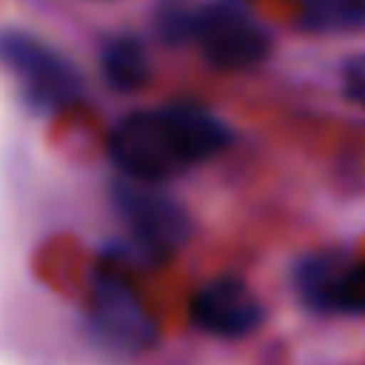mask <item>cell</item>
Masks as SVG:
<instances>
[{"label": "cell", "instance_id": "1", "mask_svg": "<svg viewBox=\"0 0 365 365\" xmlns=\"http://www.w3.org/2000/svg\"><path fill=\"white\" fill-rule=\"evenodd\" d=\"M230 143V129L201 104L175 101L158 111L122 118L108 136V154L129 179L165 182L182 168L215 158Z\"/></svg>", "mask_w": 365, "mask_h": 365}, {"label": "cell", "instance_id": "2", "mask_svg": "<svg viewBox=\"0 0 365 365\" xmlns=\"http://www.w3.org/2000/svg\"><path fill=\"white\" fill-rule=\"evenodd\" d=\"M90 326L93 336L118 354H143L158 344V322L147 312L143 297L133 287V276L122 269L118 258H104L93 276Z\"/></svg>", "mask_w": 365, "mask_h": 365}, {"label": "cell", "instance_id": "3", "mask_svg": "<svg viewBox=\"0 0 365 365\" xmlns=\"http://www.w3.org/2000/svg\"><path fill=\"white\" fill-rule=\"evenodd\" d=\"M0 65L19 79L29 108L36 111L51 115V111H65L83 101L79 72L58 51H51L47 43L26 33H0Z\"/></svg>", "mask_w": 365, "mask_h": 365}, {"label": "cell", "instance_id": "4", "mask_svg": "<svg viewBox=\"0 0 365 365\" xmlns=\"http://www.w3.org/2000/svg\"><path fill=\"white\" fill-rule=\"evenodd\" d=\"M219 68H251L269 54V33L244 0H212L190 8V40Z\"/></svg>", "mask_w": 365, "mask_h": 365}, {"label": "cell", "instance_id": "5", "mask_svg": "<svg viewBox=\"0 0 365 365\" xmlns=\"http://www.w3.org/2000/svg\"><path fill=\"white\" fill-rule=\"evenodd\" d=\"M115 208H118L122 222L129 226L136 247L154 262H168L190 237L187 212H182L172 197H165L161 190L147 187L140 179L118 182L115 187Z\"/></svg>", "mask_w": 365, "mask_h": 365}, {"label": "cell", "instance_id": "6", "mask_svg": "<svg viewBox=\"0 0 365 365\" xmlns=\"http://www.w3.org/2000/svg\"><path fill=\"white\" fill-rule=\"evenodd\" d=\"M301 301L315 312H365V258L344 255H315L297 269Z\"/></svg>", "mask_w": 365, "mask_h": 365}, {"label": "cell", "instance_id": "7", "mask_svg": "<svg viewBox=\"0 0 365 365\" xmlns=\"http://www.w3.org/2000/svg\"><path fill=\"white\" fill-rule=\"evenodd\" d=\"M262 301L237 276L208 279L190 297V322L212 336H247L262 326Z\"/></svg>", "mask_w": 365, "mask_h": 365}, {"label": "cell", "instance_id": "8", "mask_svg": "<svg viewBox=\"0 0 365 365\" xmlns=\"http://www.w3.org/2000/svg\"><path fill=\"white\" fill-rule=\"evenodd\" d=\"M101 68H104V79L115 86V90H140L147 83V54L136 40L129 36H118L104 47L101 54Z\"/></svg>", "mask_w": 365, "mask_h": 365}, {"label": "cell", "instance_id": "9", "mask_svg": "<svg viewBox=\"0 0 365 365\" xmlns=\"http://www.w3.org/2000/svg\"><path fill=\"white\" fill-rule=\"evenodd\" d=\"M301 19L315 33L365 29V0H304Z\"/></svg>", "mask_w": 365, "mask_h": 365}, {"label": "cell", "instance_id": "10", "mask_svg": "<svg viewBox=\"0 0 365 365\" xmlns=\"http://www.w3.org/2000/svg\"><path fill=\"white\" fill-rule=\"evenodd\" d=\"M344 90H347L351 101H358V104L365 108V54L354 58V61L344 68Z\"/></svg>", "mask_w": 365, "mask_h": 365}]
</instances>
